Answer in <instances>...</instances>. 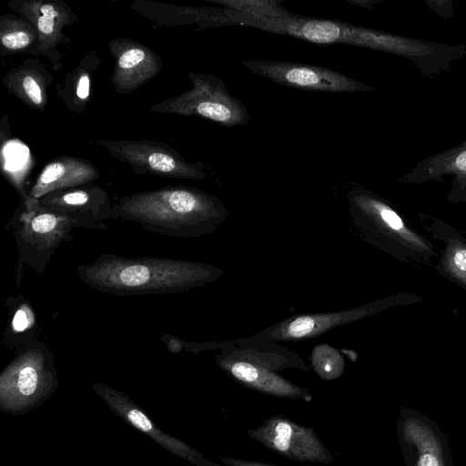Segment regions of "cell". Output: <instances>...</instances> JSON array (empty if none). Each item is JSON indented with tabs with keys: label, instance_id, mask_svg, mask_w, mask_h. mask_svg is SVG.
<instances>
[{
	"label": "cell",
	"instance_id": "obj_1",
	"mask_svg": "<svg viewBox=\"0 0 466 466\" xmlns=\"http://www.w3.org/2000/svg\"><path fill=\"white\" fill-rule=\"evenodd\" d=\"M89 287L116 296L184 292L215 282L223 270L196 261L166 258H127L102 254L77 268Z\"/></svg>",
	"mask_w": 466,
	"mask_h": 466
},
{
	"label": "cell",
	"instance_id": "obj_2",
	"mask_svg": "<svg viewBox=\"0 0 466 466\" xmlns=\"http://www.w3.org/2000/svg\"><path fill=\"white\" fill-rule=\"evenodd\" d=\"M228 211L215 196L192 187H168L134 193L112 205V219L137 222L147 231L198 238L216 230Z\"/></svg>",
	"mask_w": 466,
	"mask_h": 466
},
{
	"label": "cell",
	"instance_id": "obj_3",
	"mask_svg": "<svg viewBox=\"0 0 466 466\" xmlns=\"http://www.w3.org/2000/svg\"><path fill=\"white\" fill-rule=\"evenodd\" d=\"M221 350L215 358L217 364L242 386L278 398H310L308 388L280 375L288 369L309 371V367L297 354L276 342L250 338L226 342Z\"/></svg>",
	"mask_w": 466,
	"mask_h": 466
},
{
	"label": "cell",
	"instance_id": "obj_4",
	"mask_svg": "<svg viewBox=\"0 0 466 466\" xmlns=\"http://www.w3.org/2000/svg\"><path fill=\"white\" fill-rule=\"evenodd\" d=\"M350 212L374 245L404 262H426L437 254L431 242L409 228L390 206L362 188L348 194Z\"/></svg>",
	"mask_w": 466,
	"mask_h": 466
},
{
	"label": "cell",
	"instance_id": "obj_5",
	"mask_svg": "<svg viewBox=\"0 0 466 466\" xmlns=\"http://www.w3.org/2000/svg\"><path fill=\"white\" fill-rule=\"evenodd\" d=\"M10 226L22 264H27L39 274L46 269L58 246L71 238L70 232L76 228L70 219L28 196Z\"/></svg>",
	"mask_w": 466,
	"mask_h": 466
},
{
	"label": "cell",
	"instance_id": "obj_6",
	"mask_svg": "<svg viewBox=\"0 0 466 466\" xmlns=\"http://www.w3.org/2000/svg\"><path fill=\"white\" fill-rule=\"evenodd\" d=\"M192 88L158 102L150 111L183 116H198L225 127L246 126L250 116L224 81L214 75L188 72Z\"/></svg>",
	"mask_w": 466,
	"mask_h": 466
},
{
	"label": "cell",
	"instance_id": "obj_7",
	"mask_svg": "<svg viewBox=\"0 0 466 466\" xmlns=\"http://www.w3.org/2000/svg\"><path fill=\"white\" fill-rule=\"evenodd\" d=\"M95 143L129 165L135 174L194 180L207 177L201 164L187 161L177 151L163 143L148 139L96 140Z\"/></svg>",
	"mask_w": 466,
	"mask_h": 466
},
{
	"label": "cell",
	"instance_id": "obj_8",
	"mask_svg": "<svg viewBox=\"0 0 466 466\" xmlns=\"http://www.w3.org/2000/svg\"><path fill=\"white\" fill-rule=\"evenodd\" d=\"M396 431L405 466H453L449 439L430 417L402 406Z\"/></svg>",
	"mask_w": 466,
	"mask_h": 466
},
{
	"label": "cell",
	"instance_id": "obj_9",
	"mask_svg": "<svg viewBox=\"0 0 466 466\" xmlns=\"http://www.w3.org/2000/svg\"><path fill=\"white\" fill-rule=\"evenodd\" d=\"M247 434L268 450L298 462L331 463L333 456L315 431L274 415Z\"/></svg>",
	"mask_w": 466,
	"mask_h": 466
},
{
	"label": "cell",
	"instance_id": "obj_10",
	"mask_svg": "<svg viewBox=\"0 0 466 466\" xmlns=\"http://www.w3.org/2000/svg\"><path fill=\"white\" fill-rule=\"evenodd\" d=\"M242 64L258 76L297 89L331 93L372 89L360 81L320 66L270 60H244Z\"/></svg>",
	"mask_w": 466,
	"mask_h": 466
},
{
	"label": "cell",
	"instance_id": "obj_11",
	"mask_svg": "<svg viewBox=\"0 0 466 466\" xmlns=\"http://www.w3.org/2000/svg\"><path fill=\"white\" fill-rule=\"evenodd\" d=\"M407 295L382 299L352 309L297 315L274 324L253 339L268 342L313 339L338 327L383 310L390 306L407 303Z\"/></svg>",
	"mask_w": 466,
	"mask_h": 466
},
{
	"label": "cell",
	"instance_id": "obj_12",
	"mask_svg": "<svg viewBox=\"0 0 466 466\" xmlns=\"http://www.w3.org/2000/svg\"><path fill=\"white\" fill-rule=\"evenodd\" d=\"M7 5L25 21L31 24L37 34L36 52L45 55L55 68L60 66L56 46L66 43L62 33L66 25H72L76 15L62 1L16 0Z\"/></svg>",
	"mask_w": 466,
	"mask_h": 466
},
{
	"label": "cell",
	"instance_id": "obj_13",
	"mask_svg": "<svg viewBox=\"0 0 466 466\" xmlns=\"http://www.w3.org/2000/svg\"><path fill=\"white\" fill-rule=\"evenodd\" d=\"M38 200L70 219L76 228L105 229V220L112 219L110 198L97 186L56 190Z\"/></svg>",
	"mask_w": 466,
	"mask_h": 466
},
{
	"label": "cell",
	"instance_id": "obj_14",
	"mask_svg": "<svg viewBox=\"0 0 466 466\" xmlns=\"http://www.w3.org/2000/svg\"><path fill=\"white\" fill-rule=\"evenodd\" d=\"M114 59L111 83L120 94L129 93L152 80L161 70L162 59L147 46L126 38L109 42Z\"/></svg>",
	"mask_w": 466,
	"mask_h": 466
},
{
	"label": "cell",
	"instance_id": "obj_15",
	"mask_svg": "<svg viewBox=\"0 0 466 466\" xmlns=\"http://www.w3.org/2000/svg\"><path fill=\"white\" fill-rule=\"evenodd\" d=\"M98 177L97 168L88 160L75 157H59L43 167L28 197L38 199L53 191L92 183Z\"/></svg>",
	"mask_w": 466,
	"mask_h": 466
},
{
	"label": "cell",
	"instance_id": "obj_16",
	"mask_svg": "<svg viewBox=\"0 0 466 466\" xmlns=\"http://www.w3.org/2000/svg\"><path fill=\"white\" fill-rule=\"evenodd\" d=\"M434 238L445 242L441 251L439 269L448 279L461 287L466 289V238L454 229L443 224L442 226H431Z\"/></svg>",
	"mask_w": 466,
	"mask_h": 466
},
{
	"label": "cell",
	"instance_id": "obj_17",
	"mask_svg": "<svg viewBox=\"0 0 466 466\" xmlns=\"http://www.w3.org/2000/svg\"><path fill=\"white\" fill-rule=\"evenodd\" d=\"M4 82L22 101L43 110L46 104L44 80L37 72L29 68L14 69L6 74Z\"/></svg>",
	"mask_w": 466,
	"mask_h": 466
},
{
	"label": "cell",
	"instance_id": "obj_18",
	"mask_svg": "<svg viewBox=\"0 0 466 466\" xmlns=\"http://www.w3.org/2000/svg\"><path fill=\"white\" fill-rule=\"evenodd\" d=\"M0 41L3 51L14 52L28 47L37 34L27 21L12 16H3L0 23Z\"/></svg>",
	"mask_w": 466,
	"mask_h": 466
},
{
	"label": "cell",
	"instance_id": "obj_19",
	"mask_svg": "<svg viewBox=\"0 0 466 466\" xmlns=\"http://www.w3.org/2000/svg\"><path fill=\"white\" fill-rule=\"evenodd\" d=\"M310 363L315 373L324 380L339 378L346 368L341 353L327 343L315 346L310 354Z\"/></svg>",
	"mask_w": 466,
	"mask_h": 466
},
{
	"label": "cell",
	"instance_id": "obj_20",
	"mask_svg": "<svg viewBox=\"0 0 466 466\" xmlns=\"http://www.w3.org/2000/svg\"><path fill=\"white\" fill-rule=\"evenodd\" d=\"M229 8L233 12L258 17H284L291 13L280 6L278 1L271 0H227L212 1Z\"/></svg>",
	"mask_w": 466,
	"mask_h": 466
},
{
	"label": "cell",
	"instance_id": "obj_21",
	"mask_svg": "<svg viewBox=\"0 0 466 466\" xmlns=\"http://www.w3.org/2000/svg\"><path fill=\"white\" fill-rule=\"evenodd\" d=\"M11 312L12 316L7 327V338L11 334L18 335L28 332L35 327V316L27 303H18Z\"/></svg>",
	"mask_w": 466,
	"mask_h": 466
},
{
	"label": "cell",
	"instance_id": "obj_22",
	"mask_svg": "<svg viewBox=\"0 0 466 466\" xmlns=\"http://www.w3.org/2000/svg\"><path fill=\"white\" fill-rule=\"evenodd\" d=\"M38 383V373L35 368L25 365L19 370L17 387L23 395L29 396L35 392Z\"/></svg>",
	"mask_w": 466,
	"mask_h": 466
},
{
	"label": "cell",
	"instance_id": "obj_23",
	"mask_svg": "<svg viewBox=\"0 0 466 466\" xmlns=\"http://www.w3.org/2000/svg\"><path fill=\"white\" fill-rule=\"evenodd\" d=\"M127 417L133 425L143 431H148L152 429L151 421L142 411L137 409L131 410L128 412Z\"/></svg>",
	"mask_w": 466,
	"mask_h": 466
},
{
	"label": "cell",
	"instance_id": "obj_24",
	"mask_svg": "<svg viewBox=\"0 0 466 466\" xmlns=\"http://www.w3.org/2000/svg\"><path fill=\"white\" fill-rule=\"evenodd\" d=\"M222 462L225 466H279L268 462L257 461H249L246 459L239 458H231V457H222Z\"/></svg>",
	"mask_w": 466,
	"mask_h": 466
},
{
	"label": "cell",
	"instance_id": "obj_25",
	"mask_svg": "<svg viewBox=\"0 0 466 466\" xmlns=\"http://www.w3.org/2000/svg\"><path fill=\"white\" fill-rule=\"evenodd\" d=\"M90 78L86 73L82 74L76 83V96L80 100H86L89 96Z\"/></svg>",
	"mask_w": 466,
	"mask_h": 466
},
{
	"label": "cell",
	"instance_id": "obj_26",
	"mask_svg": "<svg viewBox=\"0 0 466 466\" xmlns=\"http://www.w3.org/2000/svg\"><path fill=\"white\" fill-rule=\"evenodd\" d=\"M455 164L460 170L466 172V151L459 155L456 158Z\"/></svg>",
	"mask_w": 466,
	"mask_h": 466
}]
</instances>
